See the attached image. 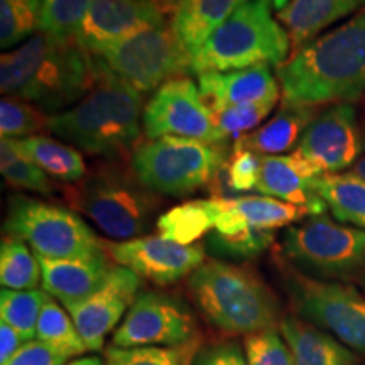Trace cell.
Returning <instances> with one entry per match:
<instances>
[{"label": "cell", "instance_id": "obj_1", "mask_svg": "<svg viewBox=\"0 0 365 365\" xmlns=\"http://www.w3.org/2000/svg\"><path fill=\"white\" fill-rule=\"evenodd\" d=\"M97 58L78 41L39 33L0 58V88L43 112L59 113L73 107L97 85Z\"/></svg>", "mask_w": 365, "mask_h": 365}, {"label": "cell", "instance_id": "obj_2", "mask_svg": "<svg viewBox=\"0 0 365 365\" xmlns=\"http://www.w3.org/2000/svg\"><path fill=\"white\" fill-rule=\"evenodd\" d=\"M277 70L282 100L350 103L365 93V7L301 46Z\"/></svg>", "mask_w": 365, "mask_h": 365}, {"label": "cell", "instance_id": "obj_3", "mask_svg": "<svg viewBox=\"0 0 365 365\" xmlns=\"http://www.w3.org/2000/svg\"><path fill=\"white\" fill-rule=\"evenodd\" d=\"M98 66L97 85L78 103L49 117L48 132L91 156L124 159L139 148L143 100L100 61Z\"/></svg>", "mask_w": 365, "mask_h": 365}, {"label": "cell", "instance_id": "obj_4", "mask_svg": "<svg viewBox=\"0 0 365 365\" xmlns=\"http://www.w3.org/2000/svg\"><path fill=\"white\" fill-rule=\"evenodd\" d=\"M196 307L218 330L252 335L279 327V304L257 274L237 264L212 259L188 277Z\"/></svg>", "mask_w": 365, "mask_h": 365}, {"label": "cell", "instance_id": "obj_5", "mask_svg": "<svg viewBox=\"0 0 365 365\" xmlns=\"http://www.w3.org/2000/svg\"><path fill=\"white\" fill-rule=\"evenodd\" d=\"M271 0H247L191 56L193 73L279 68L291 53L287 31L274 19Z\"/></svg>", "mask_w": 365, "mask_h": 365}, {"label": "cell", "instance_id": "obj_6", "mask_svg": "<svg viewBox=\"0 0 365 365\" xmlns=\"http://www.w3.org/2000/svg\"><path fill=\"white\" fill-rule=\"evenodd\" d=\"M63 193L76 212L118 242L148 232L156 210L153 191L140 185L134 171L120 166H102L86 173L83 180L71 182Z\"/></svg>", "mask_w": 365, "mask_h": 365}, {"label": "cell", "instance_id": "obj_7", "mask_svg": "<svg viewBox=\"0 0 365 365\" xmlns=\"http://www.w3.org/2000/svg\"><path fill=\"white\" fill-rule=\"evenodd\" d=\"M227 158L225 144L168 135L139 145L130 168L153 193L185 196L212 185Z\"/></svg>", "mask_w": 365, "mask_h": 365}, {"label": "cell", "instance_id": "obj_8", "mask_svg": "<svg viewBox=\"0 0 365 365\" xmlns=\"http://www.w3.org/2000/svg\"><path fill=\"white\" fill-rule=\"evenodd\" d=\"M4 232L24 240L41 257L76 259L103 252V240L78 213L24 195L9 200Z\"/></svg>", "mask_w": 365, "mask_h": 365}, {"label": "cell", "instance_id": "obj_9", "mask_svg": "<svg viewBox=\"0 0 365 365\" xmlns=\"http://www.w3.org/2000/svg\"><path fill=\"white\" fill-rule=\"evenodd\" d=\"M282 250L296 267L323 279H352L365 274V232L333 222L325 213L287 228Z\"/></svg>", "mask_w": 365, "mask_h": 365}, {"label": "cell", "instance_id": "obj_10", "mask_svg": "<svg viewBox=\"0 0 365 365\" xmlns=\"http://www.w3.org/2000/svg\"><path fill=\"white\" fill-rule=\"evenodd\" d=\"M93 56L139 93L193 73L191 54L168 26L143 31Z\"/></svg>", "mask_w": 365, "mask_h": 365}, {"label": "cell", "instance_id": "obj_11", "mask_svg": "<svg viewBox=\"0 0 365 365\" xmlns=\"http://www.w3.org/2000/svg\"><path fill=\"white\" fill-rule=\"evenodd\" d=\"M287 289L301 317L330 331L349 349L365 354V296L354 286L291 272Z\"/></svg>", "mask_w": 365, "mask_h": 365}, {"label": "cell", "instance_id": "obj_12", "mask_svg": "<svg viewBox=\"0 0 365 365\" xmlns=\"http://www.w3.org/2000/svg\"><path fill=\"white\" fill-rule=\"evenodd\" d=\"M143 125L145 137L150 140L176 135L210 144L227 143L200 88L186 76L159 86L145 105Z\"/></svg>", "mask_w": 365, "mask_h": 365}, {"label": "cell", "instance_id": "obj_13", "mask_svg": "<svg viewBox=\"0 0 365 365\" xmlns=\"http://www.w3.org/2000/svg\"><path fill=\"white\" fill-rule=\"evenodd\" d=\"M190 309L175 296L145 291L139 293L125 318L113 331L112 345L180 346L198 340Z\"/></svg>", "mask_w": 365, "mask_h": 365}, {"label": "cell", "instance_id": "obj_14", "mask_svg": "<svg viewBox=\"0 0 365 365\" xmlns=\"http://www.w3.org/2000/svg\"><path fill=\"white\" fill-rule=\"evenodd\" d=\"M103 250L113 262L159 286H170L190 277L205 262L202 244L182 245L161 235L124 242L105 240Z\"/></svg>", "mask_w": 365, "mask_h": 365}, {"label": "cell", "instance_id": "obj_15", "mask_svg": "<svg viewBox=\"0 0 365 365\" xmlns=\"http://www.w3.org/2000/svg\"><path fill=\"white\" fill-rule=\"evenodd\" d=\"M365 148L357 110L350 103H335L314 117L293 153L317 166L323 175H339L355 166Z\"/></svg>", "mask_w": 365, "mask_h": 365}, {"label": "cell", "instance_id": "obj_16", "mask_svg": "<svg viewBox=\"0 0 365 365\" xmlns=\"http://www.w3.org/2000/svg\"><path fill=\"white\" fill-rule=\"evenodd\" d=\"M140 289V277L127 267H113L103 284L86 298L63 304L78 328L86 349L102 350L105 336L117 330Z\"/></svg>", "mask_w": 365, "mask_h": 365}, {"label": "cell", "instance_id": "obj_17", "mask_svg": "<svg viewBox=\"0 0 365 365\" xmlns=\"http://www.w3.org/2000/svg\"><path fill=\"white\" fill-rule=\"evenodd\" d=\"M164 14L144 0H95L85 16L76 41L90 54L143 31L163 27Z\"/></svg>", "mask_w": 365, "mask_h": 365}, {"label": "cell", "instance_id": "obj_18", "mask_svg": "<svg viewBox=\"0 0 365 365\" xmlns=\"http://www.w3.org/2000/svg\"><path fill=\"white\" fill-rule=\"evenodd\" d=\"M322 176L323 173L317 166L296 153L262 156L255 190L281 202L308 208L312 215H319L327 210L317 188Z\"/></svg>", "mask_w": 365, "mask_h": 365}, {"label": "cell", "instance_id": "obj_19", "mask_svg": "<svg viewBox=\"0 0 365 365\" xmlns=\"http://www.w3.org/2000/svg\"><path fill=\"white\" fill-rule=\"evenodd\" d=\"M198 88L212 110L244 105L277 103L281 86L269 65L234 71H208L198 75Z\"/></svg>", "mask_w": 365, "mask_h": 365}, {"label": "cell", "instance_id": "obj_20", "mask_svg": "<svg viewBox=\"0 0 365 365\" xmlns=\"http://www.w3.org/2000/svg\"><path fill=\"white\" fill-rule=\"evenodd\" d=\"M38 259L43 272V289L61 304L90 296L103 284L113 269L105 250L90 257L48 259L38 255Z\"/></svg>", "mask_w": 365, "mask_h": 365}, {"label": "cell", "instance_id": "obj_21", "mask_svg": "<svg viewBox=\"0 0 365 365\" xmlns=\"http://www.w3.org/2000/svg\"><path fill=\"white\" fill-rule=\"evenodd\" d=\"M364 7L365 0H289L277 12V21L289 34L293 54L330 26Z\"/></svg>", "mask_w": 365, "mask_h": 365}, {"label": "cell", "instance_id": "obj_22", "mask_svg": "<svg viewBox=\"0 0 365 365\" xmlns=\"http://www.w3.org/2000/svg\"><path fill=\"white\" fill-rule=\"evenodd\" d=\"M313 105L293 103L282 100L281 108L276 115L269 118L266 124L239 137L235 148L249 149L259 156H277L286 150L296 149L308 125L314 120Z\"/></svg>", "mask_w": 365, "mask_h": 365}, {"label": "cell", "instance_id": "obj_23", "mask_svg": "<svg viewBox=\"0 0 365 365\" xmlns=\"http://www.w3.org/2000/svg\"><path fill=\"white\" fill-rule=\"evenodd\" d=\"M279 330L293 352L294 365H359L349 346L303 319L282 318Z\"/></svg>", "mask_w": 365, "mask_h": 365}, {"label": "cell", "instance_id": "obj_24", "mask_svg": "<svg viewBox=\"0 0 365 365\" xmlns=\"http://www.w3.org/2000/svg\"><path fill=\"white\" fill-rule=\"evenodd\" d=\"M247 0H188L173 16L171 29L191 56Z\"/></svg>", "mask_w": 365, "mask_h": 365}, {"label": "cell", "instance_id": "obj_25", "mask_svg": "<svg viewBox=\"0 0 365 365\" xmlns=\"http://www.w3.org/2000/svg\"><path fill=\"white\" fill-rule=\"evenodd\" d=\"M17 148L33 159L49 176L65 182H76L86 176L83 156L78 149L71 148L48 135H33L26 139H14Z\"/></svg>", "mask_w": 365, "mask_h": 365}, {"label": "cell", "instance_id": "obj_26", "mask_svg": "<svg viewBox=\"0 0 365 365\" xmlns=\"http://www.w3.org/2000/svg\"><path fill=\"white\" fill-rule=\"evenodd\" d=\"M317 188L336 220L365 232V180L354 173L323 175Z\"/></svg>", "mask_w": 365, "mask_h": 365}, {"label": "cell", "instance_id": "obj_27", "mask_svg": "<svg viewBox=\"0 0 365 365\" xmlns=\"http://www.w3.org/2000/svg\"><path fill=\"white\" fill-rule=\"evenodd\" d=\"M230 208L234 210L249 228L257 230H276V228L286 227L289 223L301 220L309 215L308 208L291 205L272 196H237V198H227Z\"/></svg>", "mask_w": 365, "mask_h": 365}, {"label": "cell", "instance_id": "obj_28", "mask_svg": "<svg viewBox=\"0 0 365 365\" xmlns=\"http://www.w3.org/2000/svg\"><path fill=\"white\" fill-rule=\"evenodd\" d=\"M159 235L182 245H191L215 228L208 200H195L171 208L156 222Z\"/></svg>", "mask_w": 365, "mask_h": 365}, {"label": "cell", "instance_id": "obj_29", "mask_svg": "<svg viewBox=\"0 0 365 365\" xmlns=\"http://www.w3.org/2000/svg\"><path fill=\"white\" fill-rule=\"evenodd\" d=\"M36 340L53 346L54 350L70 359L83 355L88 350L78 328L73 323L70 313L49 294L41 309L38 328H36Z\"/></svg>", "mask_w": 365, "mask_h": 365}, {"label": "cell", "instance_id": "obj_30", "mask_svg": "<svg viewBox=\"0 0 365 365\" xmlns=\"http://www.w3.org/2000/svg\"><path fill=\"white\" fill-rule=\"evenodd\" d=\"M0 282L4 289H36L43 282L38 255H33L24 240L4 237L0 244Z\"/></svg>", "mask_w": 365, "mask_h": 365}, {"label": "cell", "instance_id": "obj_31", "mask_svg": "<svg viewBox=\"0 0 365 365\" xmlns=\"http://www.w3.org/2000/svg\"><path fill=\"white\" fill-rule=\"evenodd\" d=\"M0 171L4 180L16 188L33 191L41 195H53L56 191L54 182L49 180L48 173H44L33 159L26 156L17 148L16 140L2 137L0 143Z\"/></svg>", "mask_w": 365, "mask_h": 365}, {"label": "cell", "instance_id": "obj_32", "mask_svg": "<svg viewBox=\"0 0 365 365\" xmlns=\"http://www.w3.org/2000/svg\"><path fill=\"white\" fill-rule=\"evenodd\" d=\"M48 293L44 289H2L0 318L16 328L26 341L36 339V328Z\"/></svg>", "mask_w": 365, "mask_h": 365}, {"label": "cell", "instance_id": "obj_33", "mask_svg": "<svg viewBox=\"0 0 365 365\" xmlns=\"http://www.w3.org/2000/svg\"><path fill=\"white\" fill-rule=\"evenodd\" d=\"M198 340L180 346H124L110 345L105 350L103 365H191Z\"/></svg>", "mask_w": 365, "mask_h": 365}, {"label": "cell", "instance_id": "obj_34", "mask_svg": "<svg viewBox=\"0 0 365 365\" xmlns=\"http://www.w3.org/2000/svg\"><path fill=\"white\" fill-rule=\"evenodd\" d=\"M95 0H44L39 12V31L53 38L73 41Z\"/></svg>", "mask_w": 365, "mask_h": 365}, {"label": "cell", "instance_id": "obj_35", "mask_svg": "<svg viewBox=\"0 0 365 365\" xmlns=\"http://www.w3.org/2000/svg\"><path fill=\"white\" fill-rule=\"evenodd\" d=\"M274 242L272 230H257L245 228L234 235H223L210 232L207 235V247L215 257L230 259V261H247L257 257L264 250L271 247Z\"/></svg>", "mask_w": 365, "mask_h": 365}, {"label": "cell", "instance_id": "obj_36", "mask_svg": "<svg viewBox=\"0 0 365 365\" xmlns=\"http://www.w3.org/2000/svg\"><path fill=\"white\" fill-rule=\"evenodd\" d=\"M49 117L26 100L4 97L0 102V134L6 139H26L48 130Z\"/></svg>", "mask_w": 365, "mask_h": 365}, {"label": "cell", "instance_id": "obj_37", "mask_svg": "<svg viewBox=\"0 0 365 365\" xmlns=\"http://www.w3.org/2000/svg\"><path fill=\"white\" fill-rule=\"evenodd\" d=\"M244 350L249 365H294L293 352L277 328L247 335Z\"/></svg>", "mask_w": 365, "mask_h": 365}, {"label": "cell", "instance_id": "obj_38", "mask_svg": "<svg viewBox=\"0 0 365 365\" xmlns=\"http://www.w3.org/2000/svg\"><path fill=\"white\" fill-rule=\"evenodd\" d=\"M39 29V16L21 0H0V46L11 49L33 31Z\"/></svg>", "mask_w": 365, "mask_h": 365}, {"label": "cell", "instance_id": "obj_39", "mask_svg": "<svg viewBox=\"0 0 365 365\" xmlns=\"http://www.w3.org/2000/svg\"><path fill=\"white\" fill-rule=\"evenodd\" d=\"M262 156L249 149L235 148L220 170V176L225 181L228 195L250 191L257 188L259 170H261ZM230 198V196H228Z\"/></svg>", "mask_w": 365, "mask_h": 365}, {"label": "cell", "instance_id": "obj_40", "mask_svg": "<svg viewBox=\"0 0 365 365\" xmlns=\"http://www.w3.org/2000/svg\"><path fill=\"white\" fill-rule=\"evenodd\" d=\"M276 103H259L244 105V107H228L218 108L213 112L215 124L227 140L230 137L245 135L254 127H257L274 110Z\"/></svg>", "mask_w": 365, "mask_h": 365}, {"label": "cell", "instance_id": "obj_41", "mask_svg": "<svg viewBox=\"0 0 365 365\" xmlns=\"http://www.w3.org/2000/svg\"><path fill=\"white\" fill-rule=\"evenodd\" d=\"M191 365H249L245 350L234 340L200 346Z\"/></svg>", "mask_w": 365, "mask_h": 365}, {"label": "cell", "instance_id": "obj_42", "mask_svg": "<svg viewBox=\"0 0 365 365\" xmlns=\"http://www.w3.org/2000/svg\"><path fill=\"white\" fill-rule=\"evenodd\" d=\"M70 360V357L54 350L53 346L34 339L24 341L17 354L2 365H66Z\"/></svg>", "mask_w": 365, "mask_h": 365}, {"label": "cell", "instance_id": "obj_43", "mask_svg": "<svg viewBox=\"0 0 365 365\" xmlns=\"http://www.w3.org/2000/svg\"><path fill=\"white\" fill-rule=\"evenodd\" d=\"M24 341L26 340L16 328L0 322V365L9 362L17 354V350L24 345Z\"/></svg>", "mask_w": 365, "mask_h": 365}, {"label": "cell", "instance_id": "obj_44", "mask_svg": "<svg viewBox=\"0 0 365 365\" xmlns=\"http://www.w3.org/2000/svg\"><path fill=\"white\" fill-rule=\"evenodd\" d=\"M186 2H188V0H158L156 7L164 14V16H175Z\"/></svg>", "mask_w": 365, "mask_h": 365}, {"label": "cell", "instance_id": "obj_45", "mask_svg": "<svg viewBox=\"0 0 365 365\" xmlns=\"http://www.w3.org/2000/svg\"><path fill=\"white\" fill-rule=\"evenodd\" d=\"M66 365H103V362H102V359L95 357V355H88V357L73 359Z\"/></svg>", "mask_w": 365, "mask_h": 365}, {"label": "cell", "instance_id": "obj_46", "mask_svg": "<svg viewBox=\"0 0 365 365\" xmlns=\"http://www.w3.org/2000/svg\"><path fill=\"white\" fill-rule=\"evenodd\" d=\"M350 173H354L355 176H359V178H362V180H365V156L355 163V166L352 168V171H350Z\"/></svg>", "mask_w": 365, "mask_h": 365}, {"label": "cell", "instance_id": "obj_47", "mask_svg": "<svg viewBox=\"0 0 365 365\" xmlns=\"http://www.w3.org/2000/svg\"><path fill=\"white\" fill-rule=\"evenodd\" d=\"M22 4H26L27 7L31 9V11H34L36 14H38L39 16V12H41V7H43V4H44V0H21Z\"/></svg>", "mask_w": 365, "mask_h": 365}, {"label": "cell", "instance_id": "obj_48", "mask_svg": "<svg viewBox=\"0 0 365 365\" xmlns=\"http://www.w3.org/2000/svg\"><path fill=\"white\" fill-rule=\"evenodd\" d=\"M287 2H289V0H271L272 7L277 9V12H279L281 9H284L287 6Z\"/></svg>", "mask_w": 365, "mask_h": 365}, {"label": "cell", "instance_id": "obj_49", "mask_svg": "<svg viewBox=\"0 0 365 365\" xmlns=\"http://www.w3.org/2000/svg\"><path fill=\"white\" fill-rule=\"evenodd\" d=\"M144 2H149V4H154V6H156V4H158V0H144Z\"/></svg>", "mask_w": 365, "mask_h": 365}]
</instances>
